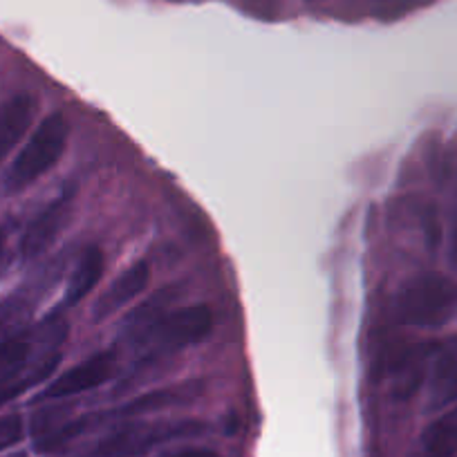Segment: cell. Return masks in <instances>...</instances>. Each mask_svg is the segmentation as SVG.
<instances>
[{"label":"cell","mask_w":457,"mask_h":457,"mask_svg":"<svg viewBox=\"0 0 457 457\" xmlns=\"http://www.w3.org/2000/svg\"><path fill=\"white\" fill-rule=\"evenodd\" d=\"M455 314L457 283L433 271L406 280L395 296V316L402 325L439 328Z\"/></svg>","instance_id":"6da1fadb"},{"label":"cell","mask_w":457,"mask_h":457,"mask_svg":"<svg viewBox=\"0 0 457 457\" xmlns=\"http://www.w3.org/2000/svg\"><path fill=\"white\" fill-rule=\"evenodd\" d=\"M70 126L61 112L47 114L46 120L37 126L32 137L19 153L14 164L10 166L5 175V187L7 193H19L28 188L29 184L37 182L41 175H46L56 162L61 160L68 144Z\"/></svg>","instance_id":"7a4b0ae2"},{"label":"cell","mask_w":457,"mask_h":457,"mask_svg":"<svg viewBox=\"0 0 457 457\" xmlns=\"http://www.w3.org/2000/svg\"><path fill=\"white\" fill-rule=\"evenodd\" d=\"M206 430L202 421H151V424H130L114 430L92 446L86 457H139L160 444L173 439L197 437Z\"/></svg>","instance_id":"3957f363"},{"label":"cell","mask_w":457,"mask_h":457,"mask_svg":"<svg viewBox=\"0 0 457 457\" xmlns=\"http://www.w3.org/2000/svg\"><path fill=\"white\" fill-rule=\"evenodd\" d=\"M213 329V312L206 305H187L169 310L148 332L146 343L153 345V354L162 357L169 353H179L204 341Z\"/></svg>","instance_id":"277c9868"},{"label":"cell","mask_w":457,"mask_h":457,"mask_svg":"<svg viewBox=\"0 0 457 457\" xmlns=\"http://www.w3.org/2000/svg\"><path fill=\"white\" fill-rule=\"evenodd\" d=\"M117 359L112 353H96L87 357L86 361L77 363L68 372L56 377L43 393V399H68L74 395L87 393V390L99 388L101 384L112 377Z\"/></svg>","instance_id":"5b68a950"},{"label":"cell","mask_w":457,"mask_h":457,"mask_svg":"<svg viewBox=\"0 0 457 457\" xmlns=\"http://www.w3.org/2000/svg\"><path fill=\"white\" fill-rule=\"evenodd\" d=\"M70 209H72V193L65 191L63 195L56 197L54 202L46 206L32 222L25 228L23 238H21V256L25 261H34L41 256L47 247L61 234L65 220H68Z\"/></svg>","instance_id":"8992f818"},{"label":"cell","mask_w":457,"mask_h":457,"mask_svg":"<svg viewBox=\"0 0 457 457\" xmlns=\"http://www.w3.org/2000/svg\"><path fill=\"white\" fill-rule=\"evenodd\" d=\"M148 278H151V270L144 261L133 262L126 271H121L112 283L108 285L104 294L99 296L95 305V320H104L108 316H112L114 312H120L121 307L129 305L133 298H137L139 294L146 289Z\"/></svg>","instance_id":"52a82bcc"},{"label":"cell","mask_w":457,"mask_h":457,"mask_svg":"<svg viewBox=\"0 0 457 457\" xmlns=\"http://www.w3.org/2000/svg\"><path fill=\"white\" fill-rule=\"evenodd\" d=\"M34 114L37 99L32 95H16L0 104V164L28 133Z\"/></svg>","instance_id":"ba28073f"},{"label":"cell","mask_w":457,"mask_h":457,"mask_svg":"<svg viewBox=\"0 0 457 457\" xmlns=\"http://www.w3.org/2000/svg\"><path fill=\"white\" fill-rule=\"evenodd\" d=\"M202 390H204V386L200 381H187V384L151 390V393L139 395L137 399L121 406L120 411H114V417H124L126 420V417H142L170 406H184V403H191L193 399L200 397Z\"/></svg>","instance_id":"9c48e42d"},{"label":"cell","mask_w":457,"mask_h":457,"mask_svg":"<svg viewBox=\"0 0 457 457\" xmlns=\"http://www.w3.org/2000/svg\"><path fill=\"white\" fill-rule=\"evenodd\" d=\"M430 399L435 408L457 402V337L437 345L430 375Z\"/></svg>","instance_id":"30bf717a"},{"label":"cell","mask_w":457,"mask_h":457,"mask_svg":"<svg viewBox=\"0 0 457 457\" xmlns=\"http://www.w3.org/2000/svg\"><path fill=\"white\" fill-rule=\"evenodd\" d=\"M178 296H179L178 287H164L157 294H153L148 301H144L137 310L130 312L124 328L126 341L133 343V345H144V341H146L153 325H155L166 312H169L170 303H173Z\"/></svg>","instance_id":"8fae6325"},{"label":"cell","mask_w":457,"mask_h":457,"mask_svg":"<svg viewBox=\"0 0 457 457\" xmlns=\"http://www.w3.org/2000/svg\"><path fill=\"white\" fill-rule=\"evenodd\" d=\"M104 265L105 258L101 253V249L90 247L83 252V256L79 258L77 267H74L72 276H70L68 289H65V305L74 307L83 301L86 296H90L92 289L99 285L101 276H104Z\"/></svg>","instance_id":"7c38bea8"},{"label":"cell","mask_w":457,"mask_h":457,"mask_svg":"<svg viewBox=\"0 0 457 457\" xmlns=\"http://www.w3.org/2000/svg\"><path fill=\"white\" fill-rule=\"evenodd\" d=\"M457 455V406L444 412L421 433L417 457H455Z\"/></svg>","instance_id":"4fadbf2b"},{"label":"cell","mask_w":457,"mask_h":457,"mask_svg":"<svg viewBox=\"0 0 457 457\" xmlns=\"http://www.w3.org/2000/svg\"><path fill=\"white\" fill-rule=\"evenodd\" d=\"M59 359H61L59 353H50L43 361L34 363V366H25L21 372H16V375L0 381V408L5 406V403L14 402L16 397H21V395H23L25 390L32 388V386L41 384L43 379H47V377L54 372Z\"/></svg>","instance_id":"5bb4252c"},{"label":"cell","mask_w":457,"mask_h":457,"mask_svg":"<svg viewBox=\"0 0 457 457\" xmlns=\"http://www.w3.org/2000/svg\"><path fill=\"white\" fill-rule=\"evenodd\" d=\"M32 341L28 337H10L0 341V381L29 366Z\"/></svg>","instance_id":"9a60e30c"},{"label":"cell","mask_w":457,"mask_h":457,"mask_svg":"<svg viewBox=\"0 0 457 457\" xmlns=\"http://www.w3.org/2000/svg\"><path fill=\"white\" fill-rule=\"evenodd\" d=\"M23 437V420L21 415L0 417V451L12 448Z\"/></svg>","instance_id":"2e32d148"},{"label":"cell","mask_w":457,"mask_h":457,"mask_svg":"<svg viewBox=\"0 0 457 457\" xmlns=\"http://www.w3.org/2000/svg\"><path fill=\"white\" fill-rule=\"evenodd\" d=\"M160 457H222V455L215 451H209V448H178V451H169Z\"/></svg>","instance_id":"e0dca14e"},{"label":"cell","mask_w":457,"mask_h":457,"mask_svg":"<svg viewBox=\"0 0 457 457\" xmlns=\"http://www.w3.org/2000/svg\"><path fill=\"white\" fill-rule=\"evenodd\" d=\"M453 256L457 261V220H455V227H453Z\"/></svg>","instance_id":"ac0fdd59"}]
</instances>
